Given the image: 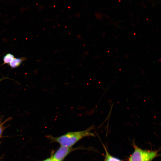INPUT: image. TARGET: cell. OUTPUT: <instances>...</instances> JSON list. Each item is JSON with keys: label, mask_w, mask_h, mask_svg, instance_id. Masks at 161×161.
<instances>
[{"label": "cell", "mask_w": 161, "mask_h": 161, "mask_svg": "<svg viewBox=\"0 0 161 161\" xmlns=\"http://www.w3.org/2000/svg\"><path fill=\"white\" fill-rule=\"evenodd\" d=\"M92 128V126H91L84 130L68 132L57 137H54L50 135L47 136V137L51 142L58 143L61 146L71 147L84 137L94 136V134L91 132Z\"/></svg>", "instance_id": "obj_1"}, {"label": "cell", "mask_w": 161, "mask_h": 161, "mask_svg": "<svg viewBox=\"0 0 161 161\" xmlns=\"http://www.w3.org/2000/svg\"><path fill=\"white\" fill-rule=\"evenodd\" d=\"M43 161H52L51 158H49Z\"/></svg>", "instance_id": "obj_8"}, {"label": "cell", "mask_w": 161, "mask_h": 161, "mask_svg": "<svg viewBox=\"0 0 161 161\" xmlns=\"http://www.w3.org/2000/svg\"><path fill=\"white\" fill-rule=\"evenodd\" d=\"M134 150L129 159L128 161H151L158 156L156 151L143 150L135 144Z\"/></svg>", "instance_id": "obj_2"}, {"label": "cell", "mask_w": 161, "mask_h": 161, "mask_svg": "<svg viewBox=\"0 0 161 161\" xmlns=\"http://www.w3.org/2000/svg\"><path fill=\"white\" fill-rule=\"evenodd\" d=\"M2 79H0V82L1 80Z\"/></svg>", "instance_id": "obj_9"}, {"label": "cell", "mask_w": 161, "mask_h": 161, "mask_svg": "<svg viewBox=\"0 0 161 161\" xmlns=\"http://www.w3.org/2000/svg\"><path fill=\"white\" fill-rule=\"evenodd\" d=\"M2 126V123L0 120V137H1L3 130V127Z\"/></svg>", "instance_id": "obj_7"}, {"label": "cell", "mask_w": 161, "mask_h": 161, "mask_svg": "<svg viewBox=\"0 0 161 161\" xmlns=\"http://www.w3.org/2000/svg\"><path fill=\"white\" fill-rule=\"evenodd\" d=\"M74 149L71 147L61 146L51 158L52 161H62Z\"/></svg>", "instance_id": "obj_3"}, {"label": "cell", "mask_w": 161, "mask_h": 161, "mask_svg": "<svg viewBox=\"0 0 161 161\" xmlns=\"http://www.w3.org/2000/svg\"><path fill=\"white\" fill-rule=\"evenodd\" d=\"M104 148L106 151L105 157L104 161H122L111 155L107 151L105 146H104Z\"/></svg>", "instance_id": "obj_6"}, {"label": "cell", "mask_w": 161, "mask_h": 161, "mask_svg": "<svg viewBox=\"0 0 161 161\" xmlns=\"http://www.w3.org/2000/svg\"><path fill=\"white\" fill-rule=\"evenodd\" d=\"M26 58L24 57L15 58L9 64L10 66L13 68H17L19 66Z\"/></svg>", "instance_id": "obj_4"}, {"label": "cell", "mask_w": 161, "mask_h": 161, "mask_svg": "<svg viewBox=\"0 0 161 161\" xmlns=\"http://www.w3.org/2000/svg\"><path fill=\"white\" fill-rule=\"evenodd\" d=\"M14 58L13 54L10 53L6 54L3 58V64H9Z\"/></svg>", "instance_id": "obj_5"}]
</instances>
